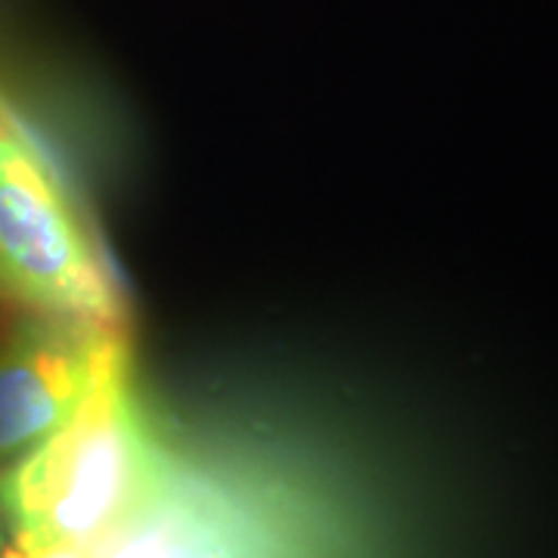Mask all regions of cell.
<instances>
[{"instance_id":"cell-6","label":"cell","mask_w":558,"mask_h":558,"mask_svg":"<svg viewBox=\"0 0 558 558\" xmlns=\"http://www.w3.org/2000/svg\"><path fill=\"white\" fill-rule=\"evenodd\" d=\"M7 543V519H3V509H0V546Z\"/></svg>"},{"instance_id":"cell-4","label":"cell","mask_w":558,"mask_h":558,"mask_svg":"<svg viewBox=\"0 0 558 558\" xmlns=\"http://www.w3.org/2000/svg\"><path fill=\"white\" fill-rule=\"evenodd\" d=\"M124 326L28 314L0 332V469L78 410Z\"/></svg>"},{"instance_id":"cell-2","label":"cell","mask_w":558,"mask_h":558,"mask_svg":"<svg viewBox=\"0 0 558 558\" xmlns=\"http://www.w3.org/2000/svg\"><path fill=\"white\" fill-rule=\"evenodd\" d=\"M87 558H336L326 521L289 484L168 447L159 475Z\"/></svg>"},{"instance_id":"cell-1","label":"cell","mask_w":558,"mask_h":558,"mask_svg":"<svg viewBox=\"0 0 558 558\" xmlns=\"http://www.w3.org/2000/svg\"><path fill=\"white\" fill-rule=\"evenodd\" d=\"M165 457L168 444L134 391L131 351L121 336L78 410L0 469L7 534L90 549L137 506Z\"/></svg>"},{"instance_id":"cell-5","label":"cell","mask_w":558,"mask_h":558,"mask_svg":"<svg viewBox=\"0 0 558 558\" xmlns=\"http://www.w3.org/2000/svg\"><path fill=\"white\" fill-rule=\"evenodd\" d=\"M0 558H87V549L81 546H44L28 543L7 534V543L0 546Z\"/></svg>"},{"instance_id":"cell-3","label":"cell","mask_w":558,"mask_h":558,"mask_svg":"<svg viewBox=\"0 0 558 558\" xmlns=\"http://www.w3.org/2000/svg\"><path fill=\"white\" fill-rule=\"evenodd\" d=\"M0 301L28 314L124 326L102 248L38 146L0 128Z\"/></svg>"}]
</instances>
